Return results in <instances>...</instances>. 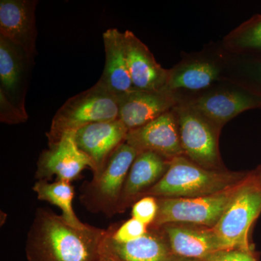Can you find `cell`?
Masks as SVG:
<instances>
[{"label": "cell", "mask_w": 261, "mask_h": 261, "mask_svg": "<svg viewBox=\"0 0 261 261\" xmlns=\"http://www.w3.org/2000/svg\"><path fill=\"white\" fill-rule=\"evenodd\" d=\"M28 116L23 114L14 105L10 102L3 92H0V121L8 124L15 125L24 123Z\"/></svg>", "instance_id": "26"}, {"label": "cell", "mask_w": 261, "mask_h": 261, "mask_svg": "<svg viewBox=\"0 0 261 261\" xmlns=\"http://www.w3.org/2000/svg\"><path fill=\"white\" fill-rule=\"evenodd\" d=\"M118 118V97L97 82L90 89L69 98L57 111L47 134L49 147L56 144L65 133Z\"/></svg>", "instance_id": "3"}, {"label": "cell", "mask_w": 261, "mask_h": 261, "mask_svg": "<svg viewBox=\"0 0 261 261\" xmlns=\"http://www.w3.org/2000/svg\"><path fill=\"white\" fill-rule=\"evenodd\" d=\"M107 229L78 228L49 209H37L27 233L28 261H98Z\"/></svg>", "instance_id": "1"}, {"label": "cell", "mask_w": 261, "mask_h": 261, "mask_svg": "<svg viewBox=\"0 0 261 261\" xmlns=\"http://www.w3.org/2000/svg\"><path fill=\"white\" fill-rule=\"evenodd\" d=\"M119 118L128 132L145 126L178 104L176 94L164 89L135 90L118 97Z\"/></svg>", "instance_id": "13"}, {"label": "cell", "mask_w": 261, "mask_h": 261, "mask_svg": "<svg viewBox=\"0 0 261 261\" xmlns=\"http://www.w3.org/2000/svg\"><path fill=\"white\" fill-rule=\"evenodd\" d=\"M167 261H205L197 260V259L187 258V257L176 256V255H173L172 256L170 257Z\"/></svg>", "instance_id": "28"}, {"label": "cell", "mask_w": 261, "mask_h": 261, "mask_svg": "<svg viewBox=\"0 0 261 261\" xmlns=\"http://www.w3.org/2000/svg\"><path fill=\"white\" fill-rule=\"evenodd\" d=\"M159 212L158 198L152 196H145L134 203L132 218L138 220L146 226H151Z\"/></svg>", "instance_id": "25"}, {"label": "cell", "mask_w": 261, "mask_h": 261, "mask_svg": "<svg viewBox=\"0 0 261 261\" xmlns=\"http://www.w3.org/2000/svg\"><path fill=\"white\" fill-rule=\"evenodd\" d=\"M102 37L106 64L98 82L118 97L133 92L136 89L127 65L123 33L116 29H108Z\"/></svg>", "instance_id": "20"}, {"label": "cell", "mask_w": 261, "mask_h": 261, "mask_svg": "<svg viewBox=\"0 0 261 261\" xmlns=\"http://www.w3.org/2000/svg\"><path fill=\"white\" fill-rule=\"evenodd\" d=\"M37 0H1L0 36L25 51L34 63L37 37Z\"/></svg>", "instance_id": "12"}, {"label": "cell", "mask_w": 261, "mask_h": 261, "mask_svg": "<svg viewBox=\"0 0 261 261\" xmlns=\"http://www.w3.org/2000/svg\"><path fill=\"white\" fill-rule=\"evenodd\" d=\"M125 142L138 153L152 152L169 161L185 155L174 109L161 115L145 126L129 130Z\"/></svg>", "instance_id": "11"}, {"label": "cell", "mask_w": 261, "mask_h": 261, "mask_svg": "<svg viewBox=\"0 0 261 261\" xmlns=\"http://www.w3.org/2000/svg\"><path fill=\"white\" fill-rule=\"evenodd\" d=\"M226 53L224 81L237 84L261 98V58H244Z\"/></svg>", "instance_id": "23"}, {"label": "cell", "mask_w": 261, "mask_h": 261, "mask_svg": "<svg viewBox=\"0 0 261 261\" xmlns=\"http://www.w3.org/2000/svg\"><path fill=\"white\" fill-rule=\"evenodd\" d=\"M261 213V184L254 172L239 185L214 230L224 249L250 250L249 231Z\"/></svg>", "instance_id": "6"}, {"label": "cell", "mask_w": 261, "mask_h": 261, "mask_svg": "<svg viewBox=\"0 0 261 261\" xmlns=\"http://www.w3.org/2000/svg\"><path fill=\"white\" fill-rule=\"evenodd\" d=\"M102 255L117 261H167L173 253L161 228L148 226L144 236L128 243L115 241L107 228Z\"/></svg>", "instance_id": "18"}, {"label": "cell", "mask_w": 261, "mask_h": 261, "mask_svg": "<svg viewBox=\"0 0 261 261\" xmlns=\"http://www.w3.org/2000/svg\"><path fill=\"white\" fill-rule=\"evenodd\" d=\"M108 230L110 236L115 241L128 243L144 236L148 230V226L132 218L121 225H111Z\"/></svg>", "instance_id": "24"}, {"label": "cell", "mask_w": 261, "mask_h": 261, "mask_svg": "<svg viewBox=\"0 0 261 261\" xmlns=\"http://www.w3.org/2000/svg\"><path fill=\"white\" fill-rule=\"evenodd\" d=\"M226 53L219 43H211L202 50L184 53L181 61L168 69L166 88L178 101L200 94L224 81Z\"/></svg>", "instance_id": "4"}, {"label": "cell", "mask_w": 261, "mask_h": 261, "mask_svg": "<svg viewBox=\"0 0 261 261\" xmlns=\"http://www.w3.org/2000/svg\"><path fill=\"white\" fill-rule=\"evenodd\" d=\"M169 160L152 152L137 154L130 166L122 191L118 214H123L132 204L140 200L164 176L169 167Z\"/></svg>", "instance_id": "19"}, {"label": "cell", "mask_w": 261, "mask_h": 261, "mask_svg": "<svg viewBox=\"0 0 261 261\" xmlns=\"http://www.w3.org/2000/svg\"><path fill=\"white\" fill-rule=\"evenodd\" d=\"M32 190L37 194L38 200L49 202L59 207L62 212L61 216L68 224L78 228L88 227L89 224H84L80 221L73 210L74 188L70 182L38 180Z\"/></svg>", "instance_id": "22"}, {"label": "cell", "mask_w": 261, "mask_h": 261, "mask_svg": "<svg viewBox=\"0 0 261 261\" xmlns=\"http://www.w3.org/2000/svg\"><path fill=\"white\" fill-rule=\"evenodd\" d=\"M128 132L119 119L92 123L75 132L79 148L93 163V175L102 169L110 155L125 142Z\"/></svg>", "instance_id": "16"}, {"label": "cell", "mask_w": 261, "mask_h": 261, "mask_svg": "<svg viewBox=\"0 0 261 261\" xmlns=\"http://www.w3.org/2000/svg\"><path fill=\"white\" fill-rule=\"evenodd\" d=\"M173 109L184 154L207 169L224 170L219 146L221 128L186 102H178Z\"/></svg>", "instance_id": "7"}, {"label": "cell", "mask_w": 261, "mask_h": 261, "mask_svg": "<svg viewBox=\"0 0 261 261\" xmlns=\"http://www.w3.org/2000/svg\"><path fill=\"white\" fill-rule=\"evenodd\" d=\"M127 65L136 90L158 91L167 84L168 69L158 63L149 48L130 31L123 32Z\"/></svg>", "instance_id": "17"}, {"label": "cell", "mask_w": 261, "mask_h": 261, "mask_svg": "<svg viewBox=\"0 0 261 261\" xmlns=\"http://www.w3.org/2000/svg\"><path fill=\"white\" fill-rule=\"evenodd\" d=\"M239 185L203 197L158 198L159 212L149 226L159 228L168 224H187L214 228Z\"/></svg>", "instance_id": "8"}, {"label": "cell", "mask_w": 261, "mask_h": 261, "mask_svg": "<svg viewBox=\"0 0 261 261\" xmlns=\"http://www.w3.org/2000/svg\"><path fill=\"white\" fill-rule=\"evenodd\" d=\"M138 154L132 146L123 142L92 179L84 182L81 188L80 201L87 211L107 217L118 214L127 175Z\"/></svg>", "instance_id": "5"}, {"label": "cell", "mask_w": 261, "mask_h": 261, "mask_svg": "<svg viewBox=\"0 0 261 261\" xmlns=\"http://www.w3.org/2000/svg\"><path fill=\"white\" fill-rule=\"evenodd\" d=\"M221 45L233 56L261 58V14L253 15L225 36Z\"/></svg>", "instance_id": "21"}, {"label": "cell", "mask_w": 261, "mask_h": 261, "mask_svg": "<svg viewBox=\"0 0 261 261\" xmlns=\"http://www.w3.org/2000/svg\"><path fill=\"white\" fill-rule=\"evenodd\" d=\"M205 261H257L252 250L224 249L216 252Z\"/></svg>", "instance_id": "27"}, {"label": "cell", "mask_w": 261, "mask_h": 261, "mask_svg": "<svg viewBox=\"0 0 261 261\" xmlns=\"http://www.w3.org/2000/svg\"><path fill=\"white\" fill-rule=\"evenodd\" d=\"M222 128L228 121L250 110H261V98L228 81L181 99Z\"/></svg>", "instance_id": "9"}, {"label": "cell", "mask_w": 261, "mask_h": 261, "mask_svg": "<svg viewBox=\"0 0 261 261\" xmlns=\"http://www.w3.org/2000/svg\"><path fill=\"white\" fill-rule=\"evenodd\" d=\"M75 134H64L56 144L43 151L37 161L35 174L37 180L49 181L56 176L57 181L70 183L86 168H91L93 171V163L79 148Z\"/></svg>", "instance_id": "10"}, {"label": "cell", "mask_w": 261, "mask_h": 261, "mask_svg": "<svg viewBox=\"0 0 261 261\" xmlns=\"http://www.w3.org/2000/svg\"><path fill=\"white\" fill-rule=\"evenodd\" d=\"M159 228L176 256L206 260L224 250L214 228L187 224H168Z\"/></svg>", "instance_id": "15"}, {"label": "cell", "mask_w": 261, "mask_h": 261, "mask_svg": "<svg viewBox=\"0 0 261 261\" xmlns=\"http://www.w3.org/2000/svg\"><path fill=\"white\" fill-rule=\"evenodd\" d=\"M247 175L248 173L207 169L185 155L178 156L170 161L163 178L142 197L188 198L214 195L237 186Z\"/></svg>", "instance_id": "2"}, {"label": "cell", "mask_w": 261, "mask_h": 261, "mask_svg": "<svg viewBox=\"0 0 261 261\" xmlns=\"http://www.w3.org/2000/svg\"><path fill=\"white\" fill-rule=\"evenodd\" d=\"M32 64L23 49L0 36V92L27 116L25 97Z\"/></svg>", "instance_id": "14"}, {"label": "cell", "mask_w": 261, "mask_h": 261, "mask_svg": "<svg viewBox=\"0 0 261 261\" xmlns=\"http://www.w3.org/2000/svg\"><path fill=\"white\" fill-rule=\"evenodd\" d=\"M254 173H255L257 179H258V181L261 184V166L257 168V171H254Z\"/></svg>", "instance_id": "29"}, {"label": "cell", "mask_w": 261, "mask_h": 261, "mask_svg": "<svg viewBox=\"0 0 261 261\" xmlns=\"http://www.w3.org/2000/svg\"><path fill=\"white\" fill-rule=\"evenodd\" d=\"M98 261H117L114 260V259L111 258V257L106 256V255H102L100 258L99 259Z\"/></svg>", "instance_id": "30"}]
</instances>
